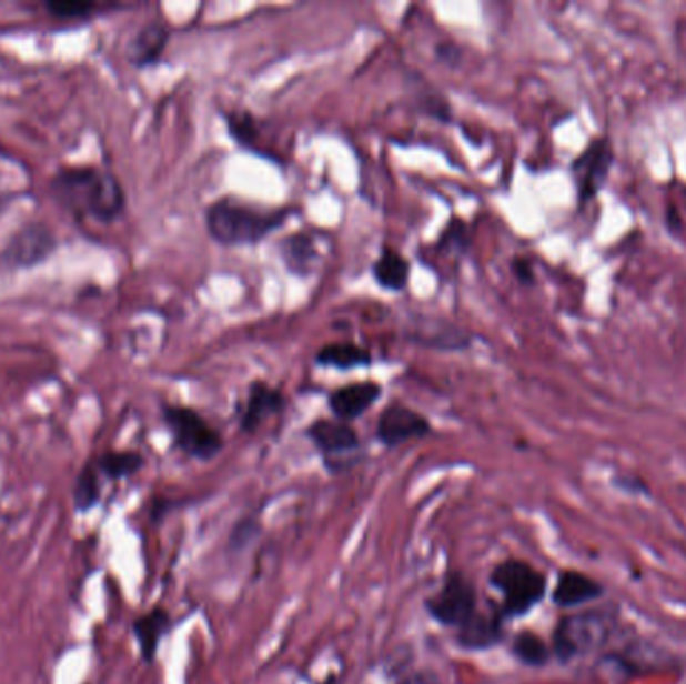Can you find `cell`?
Masks as SVG:
<instances>
[{"label":"cell","instance_id":"28","mask_svg":"<svg viewBox=\"0 0 686 684\" xmlns=\"http://www.w3.org/2000/svg\"><path fill=\"white\" fill-rule=\"evenodd\" d=\"M258 532H260V526H258L255 520H243V522H240V524L235 526V530L231 532V536H229V546L233 550L243 549Z\"/></svg>","mask_w":686,"mask_h":684},{"label":"cell","instance_id":"24","mask_svg":"<svg viewBox=\"0 0 686 684\" xmlns=\"http://www.w3.org/2000/svg\"><path fill=\"white\" fill-rule=\"evenodd\" d=\"M229 137L245 149H253L260 141V123L251 111H233L225 114Z\"/></svg>","mask_w":686,"mask_h":684},{"label":"cell","instance_id":"16","mask_svg":"<svg viewBox=\"0 0 686 684\" xmlns=\"http://www.w3.org/2000/svg\"><path fill=\"white\" fill-rule=\"evenodd\" d=\"M281 258L293 275L307 278L317 270L322 253L317 251V243L310 233H293L281 241Z\"/></svg>","mask_w":686,"mask_h":684},{"label":"cell","instance_id":"2","mask_svg":"<svg viewBox=\"0 0 686 684\" xmlns=\"http://www.w3.org/2000/svg\"><path fill=\"white\" fill-rule=\"evenodd\" d=\"M292 215V208L258 209L238 199L223 198L205 211V228L219 245L248 248L270 238Z\"/></svg>","mask_w":686,"mask_h":684},{"label":"cell","instance_id":"8","mask_svg":"<svg viewBox=\"0 0 686 684\" xmlns=\"http://www.w3.org/2000/svg\"><path fill=\"white\" fill-rule=\"evenodd\" d=\"M57 249V238L51 228L44 223H29L19 229L7 248L0 253V261L11 270H24L34 268L44 260H49L52 251Z\"/></svg>","mask_w":686,"mask_h":684},{"label":"cell","instance_id":"15","mask_svg":"<svg viewBox=\"0 0 686 684\" xmlns=\"http://www.w3.org/2000/svg\"><path fill=\"white\" fill-rule=\"evenodd\" d=\"M502 616L476 612L457 628L456 641L466 651H488L502 641Z\"/></svg>","mask_w":686,"mask_h":684},{"label":"cell","instance_id":"12","mask_svg":"<svg viewBox=\"0 0 686 684\" xmlns=\"http://www.w3.org/2000/svg\"><path fill=\"white\" fill-rule=\"evenodd\" d=\"M285 405L281 390L268 382H253L248 390V400L241 410L240 428L245 434H253L270 415L280 414Z\"/></svg>","mask_w":686,"mask_h":684},{"label":"cell","instance_id":"19","mask_svg":"<svg viewBox=\"0 0 686 684\" xmlns=\"http://www.w3.org/2000/svg\"><path fill=\"white\" fill-rule=\"evenodd\" d=\"M374 358L362 345L352 342H335L323 345L320 352L315 353V363L323 368H335L337 372H350L355 368H367L372 365Z\"/></svg>","mask_w":686,"mask_h":684},{"label":"cell","instance_id":"1","mask_svg":"<svg viewBox=\"0 0 686 684\" xmlns=\"http://www.w3.org/2000/svg\"><path fill=\"white\" fill-rule=\"evenodd\" d=\"M51 198L77 221L91 219L109 225L125 213L127 195L121 181L99 167H61L49 183Z\"/></svg>","mask_w":686,"mask_h":684},{"label":"cell","instance_id":"9","mask_svg":"<svg viewBox=\"0 0 686 684\" xmlns=\"http://www.w3.org/2000/svg\"><path fill=\"white\" fill-rule=\"evenodd\" d=\"M432 432V424L426 415L404 404H390L377 418L375 437L385 447H395L406 444L410 440H417Z\"/></svg>","mask_w":686,"mask_h":684},{"label":"cell","instance_id":"14","mask_svg":"<svg viewBox=\"0 0 686 684\" xmlns=\"http://www.w3.org/2000/svg\"><path fill=\"white\" fill-rule=\"evenodd\" d=\"M603 592L601 582L594 581L583 572L564 571L552 592V601L561 608H574L586 602L596 601L598 596H603Z\"/></svg>","mask_w":686,"mask_h":684},{"label":"cell","instance_id":"23","mask_svg":"<svg viewBox=\"0 0 686 684\" xmlns=\"http://www.w3.org/2000/svg\"><path fill=\"white\" fill-rule=\"evenodd\" d=\"M512 653L521 663L528 664V666H544L551 661V648L538 634L531 633V631L516 634L512 643Z\"/></svg>","mask_w":686,"mask_h":684},{"label":"cell","instance_id":"21","mask_svg":"<svg viewBox=\"0 0 686 684\" xmlns=\"http://www.w3.org/2000/svg\"><path fill=\"white\" fill-rule=\"evenodd\" d=\"M94 466L107 480H123L133 476L145 466V457L139 452H104L93 460Z\"/></svg>","mask_w":686,"mask_h":684},{"label":"cell","instance_id":"10","mask_svg":"<svg viewBox=\"0 0 686 684\" xmlns=\"http://www.w3.org/2000/svg\"><path fill=\"white\" fill-rule=\"evenodd\" d=\"M305 434L312 440L313 446L325 456V462L360 450V435L352 425L342 420H315L305 430Z\"/></svg>","mask_w":686,"mask_h":684},{"label":"cell","instance_id":"29","mask_svg":"<svg viewBox=\"0 0 686 684\" xmlns=\"http://www.w3.org/2000/svg\"><path fill=\"white\" fill-rule=\"evenodd\" d=\"M510 268H512L514 278L521 281L522 285H534L536 275H534V265H532L531 260H526V258H514L512 263H510Z\"/></svg>","mask_w":686,"mask_h":684},{"label":"cell","instance_id":"27","mask_svg":"<svg viewBox=\"0 0 686 684\" xmlns=\"http://www.w3.org/2000/svg\"><path fill=\"white\" fill-rule=\"evenodd\" d=\"M420 111L432 117V119H436L440 123L452 121V107L442 94H424L420 99Z\"/></svg>","mask_w":686,"mask_h":684},{"label":"cell","instance_id":"17","mask_svg":"<svg viewBox=\"0 0 686 684\" xmlns=\"http://www.w3.org/2000/svg\"><path fill=\"white\" fill-rule=\"evenodd\" d=\"M169 628H171V616L165 608H159V606L133 622V634H135V641L139 643L141 656L145 663L155 661L159 643L169 633Z\"/></svg>","mask_w":686,"mask_h":684},{"label":"cell","instance_id":"18","mask_svg":"<svg viewBox=\"0 0 686 684\" xmlns=\"http://www.w3.org/2000/svg\"><path fill=\"white\" fill-rule=\"evenodd\" d=\"M372 275L382 290L402 293L410 281V261L394 248H384L372 265Z\"/></svg>","mask_w":686,"mask_h":684},{"label":"cell","instance_id":"20","mask_svg":"<svg viewBox=\"0 0 686 684\" xmlns=\"http://www.w3.org/2000/svg\"><path fill=\"white\" fill-rule=\"evenodd\" d=\"M406 340L424 345V348H434V350H466L472 343V335L460 328L442 322L440 330H434V332L416 328L414 332H407Z\"/></svg>","mask_w":686,"mask_h":684},{"label":"cell","instance_id":"11","mask_svg":"<svg viewBox=\"0 0 686 684\" xmlns=\"http://www.w3.org/2000/svg\"><path fill=\"white\" fill-rule=\"evenodd\" d=\"M384 388L377 382H354L333 390L330 394V410L335 420L345 424L354 422L372 408L382 398Z\"/></svg>","mask_w":686,"mask_h":684},{"label":"cell","instance_id":"30","mask_svg":"<svg viewBox=\"0 0 686 684\" xmlns=\"http://www.w3.org/2000/svg\"><path fill=\"white\" fill-rule=\"evenodd\" d=\"M666 225H668V229H670V231H680V229H683V221H680V218H678V211H676V208H668L666 209Z\"/></svg>","mask_w":686,"mask_h":684},{"label":"cell","instance_id":"3","mask_svg":"<svg viewBox=\"0 0 686 684\" xmlns=\"http://www.w3.org/2000/svg\"><path fill=\"white\" fill-rule=\"evenodd\" d=\"M614 622L604 612H578L564 616L552 638V653L561 663L591 656L604 648L613 636Z\"/></svg>","mask_w":686,"mask_h":684},{"label":"cell","instance_id":"5","mask_svg":"<svg viewBox=\"0 0 686 684\" xmlns=\"http://www.w3.org/2000/svg\"><path fill=\"white\" fill-rule=\"evenodd\" d=\"M161 414L175 446L189 457L209 462L223 450L221 434L193 408L163 404Z\"/></svg>","mask_w":686,"mask_h":684},{"label":"cell","instance_id":"4","mask_svg":"<svg viewBox=\"0 0 686 684\" xmlns=\"http://www.w3.org/2000/svg\"><path fill=\"white\" fill-rule=\"evenodd\" d=\"M490 584L502 592V618H516L531 612L546 594V576L522 560H506L490 574Z\"/></svg>","mask_w":686,"mask_h":684},{"label":"cell","instance_id":"7","mask_svg":"<svg viewBox=\"0 0 686 684\" xmlns=\"http://www.w3.org/2000/svg\"><path fill=\"white\" fill-rule=\"evenodd\" d=\"M426 611L444 626L460 628L476 614V589L460 572H452L444 586L426 601Z\"/></svg>","mask_w":686,"mask_h":684},{"label":"cell","instance_id":"13","mask_svg":"<svg viewBox=\"0 0 686 684\" xmlns=\"http://www.w3.org/2000/svg\"><path fill=\"white\" fill-rule=\"evenodd\" d=\"M169 27L163 21L147 22L127 47V59L137 69H147L161 61L169 42Z\"/></svg>","mask_w":686,"mask_h":684},{"label":"cell","instance_id":"6","mask_svg":"<svg viewBox=\"0 0 686 684\" xmlns=\"http://www.w3.org/2000/svg\"><path fill=\"white\" fill-rule=\"evenodd\" d=\"M614 165V149L611 139L596 137L581 155L572 161V177L576 185L578 208H584L598 198V193L606 185Z\"/></svg>","mask_w":686,"mask_h":684},{"label":"cell","instance_id":"25","mask_svg":"<svg viewBox=\"0 0 686 684\" xmlns=\"http://www.w3.org/2000/svg\"><path fill=\"white\" fill-rule=\"evenodd\" d=\"M437 248L444 251H456V253H466L470 248V233L466 223L462 219H452L447 223L446 229L442 231Z\"/></svg>","mask_w":686,"mask_h":684},{"label":"cell","instance_id":"26","mask_svg":"<svg viewBox=\"0 0 686 684\" xmlns=\"http://www.w3.org/2000/svg\"><path fill=\"white\" fill-rule=\"evenodd\" d=\"M47 11L57 19H87L97 11L93 2H47Z\"/></svg>","mask_w":686,"mask_h":684},{"label":"cell","instance_id":"22","mask_svg":"<svg viewBox=\"0 0 686 684\" xmlns=\"http://www.w3.org/2000/svg\"><path fill=\"white\" fill-rule=\"evenodd\" d=\"M101 472L94 466L93 460L89 464H84L83 470L79 472L77 482H74V509L79 512H89L93 510L99 500H101Z\"/></svg>","mask_w":686,"mask_h":684}]
</instances>
